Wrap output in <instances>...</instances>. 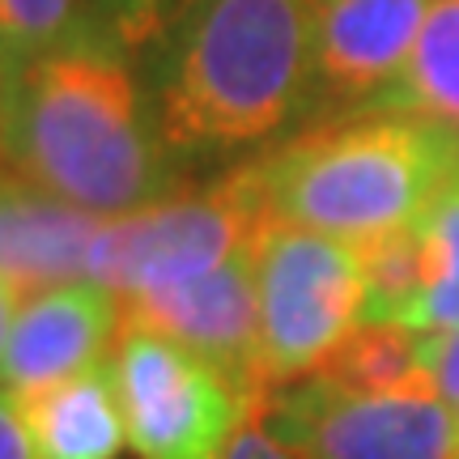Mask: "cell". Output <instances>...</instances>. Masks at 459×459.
I'll return each instance as SVG.
<instances>
[{"label":"cell","instance_id":"6da1fadb","mask_svg":"<svg viewBox=\"0 0 459 459\" xmlns=\"http://www.w3.org/2000/svg\"><path fill=\"white\" fill-rule=\"evenodd\" d=\"M319 0H196L149 51V115L170 162L255 149L315 111Z\"/></svg>","mask_w":459,"mask_h":459},{"label":"cell","instance_id":"7a4b0ae2","mask_svg":"<svg viewBox=\"0 0 459 459\" xmlns=\"http://www.w3.org/2000/svg\"><path fill=\"white\" fill-rule=\"evenodd\" d=\"M0 162L85 213L119 217L166 196V158L149 99L124 51L82 39L9 73Z\"/></svg>","mask_w":459,"mask_h":459},{"label":"cell","instance_id":"3957f363","mask_svg":"<svg viewBox=\"0 0 459 459\" xmlns=\"http://www.w3.org/2000/svg\"><path fill=\"white\" fill-rule=\"evenodd\" d=\"M268 217L366 247L417 226L459 183V132L417 111H358L260 158Z\"/></svg>","mask_w":459,"mask_h":459},{"label":"cell","instance_id":"277c9868","mask_svg":"<svg viewBox=\"0 0 459 459\" xmlns=\"http://www.w3.org/2000/svg\"><path fill=\"white\" fill-rule=\"evenodd\" d=\"M264 392L319 375L366 324V264L344 238L268 217L255 243Z\"/></svg>","mask_w":459,"mask_h":459},{"label":"cell","instance_id":"5b68a950","mask_svg":"<svg viewBox=\"0 0 459 459\" xmlns=\"http://www.w3.org/2000/svg\"><path fill=\"white\" fill-rule=\"evenodd\" d=\"M264 221L268 204L255 166H238L209 192L162 196L145 209L107 217L90 247V281L119 298L170 290L213 273L251 247Z\"/></svg>","mask_w":459,"mask_h":459},{"label":"cell","instance_id":"8992f818","mask_svg":"<svg viewBox=\"0 0 459 459\" xmlns=\"http://www.w3.org/2000/svg\"><path fill=\"white\" fill-rule=\"evenodd\" d=\"M268 426L307 459H459V417L434 383L358 392L328 375L260 395Z\"/></svg>","mask_w":459,"mask_h":459},{"label":"cell","instance_id":"52a82bcc","mask_svg":"<svg viewBox=\"0 0 459 459\" xmlns=\"http://www.w3.org/2000/svg\"><path fill=\"white\" fill-rule=\"evenodd\" d=\"M111 375L141 459H221L251 404L209 358L128 324L115 341Z\"/></svg>","mask_w":459,"mask_h":459},{"label":"cell","instance_id":"ba28073f","mask_svg":"<svg viewBox=\"0 0 459 459\" xmlns=\"http://www.w3.org/2000/svg\"><path fill=\"white\" fill-rule=\"evenodd\" d=\"M255 243L243 247L221 268L196 281L124 298V324L128 328H149L158 336L187 344L192 353L213 361L247 400L264 395Z\"/></svg>","mask_w":459,"mask_h":459},{"label":"cell","instance_id":"9c48e42d","mask_svg":"<svg viewBox=\"0 0 459 459\" xmlns=\"http://www.w3.org/2000/svg\"><path fill=\"white\" fill-rule=\"evenodd\" d=\"M434 0H319L315 115L387 107L412 60Z\"/></svg>","mask_w":459,"mask_h":459},{"label":"cell","instance_id":"30bf717a","mask_svg":"<svg viewBox=\"0 0 459 459\" xmlns=\"http://www.w3.org/2000/svg\"><path fill=\"white\" fill-rule=\"evenodd\" d=\"M124 332V298L90 277L30 294L13 315L0 353V392L30 395L107 366Z\"/></svg>","mask_w":459,"mask_h":459},{"label":"cell","instance_id":"8fae6325","mask_svg":"<svg viewBox=\"0 0 459 459\" xmlns=\"http://www.w3.org/2000/svg\"><path fill=\"white\" fill-rule=\"evenodd\" d=\"M102 221L0 162V281L17 298L90 277V247Z\"/></svg>","mask_w":459,"mask_h":459},{"label":"cell","instance_id":"7c38bea8","mask_svg":"<svg viewBox=\"0 0 459 459\" xmlns=\"http://www.w3.org/2000/svg\"><path fill=\"white\" fill-rule=\"evenodd\" d=\"M34 459H115L128 443L111 361L65 383L13 395Z\"/></svg>","mask_w":459,"mask_h":459},{"label":"cell","instance_id":"4fadbf2b","mask_svg":"<svg viewBox=\"0 0 459 459\" xmlns=\"http://www.w3.org/2000/svg\"><path fill=\"white\" fill-rule=\"evenodd\" d=\"M387 107L417 111L459 132V0H434L412 60Z\"/></svg>","mask_w":459,"mask_h":459},{"label":"cell","instance_id":"5bb4252c","mask_svg":"<svg viewBox=\"0 0 459 459\" xmlns=\"http://www.w3.org/2000/svg\"><path fill=\"white\" fill-rule=\"evenodd\" d=\"M421 332L404 328L395 319H366L344 336V344L328 358L319 375L336 378L358 392H400L417 383H434L421 353Z\"/></svg>","mask_w":459,"mask_h":459},{"label":"cell","instance_id":"9a60e30c","mask_svg":"<svg viewBox=\"0 0 459 459\" xmlns=\"http://www.w3.org/2000/svg\"><path fill=\"white\" fill-rule=\"evenodd\" d=\"M417 226L426 238L429 281L417 307L404 315V328L429 336V332L459 328V183Z\"/></svg>","mask_w":459,"mask_h":459},{"label":"cell","instance_id":"2e32d148","mask_svg":"<svg viewBox=\"0 0 459 459\" xmlns=\"http://www.w3.org/2000/svg\"><path fill=\"white\" fill-rule=\"evenodd\" d=\"M361 264H366V319H395L404 324V315L417 307V298L426 294L429 260H426V238L421 226L392 230L375 243L358 247Z\"/></svg>","mask_w":459,"mask_h":459},{"label":"cell","instance_id":"e0dca14e","mask_svg":"<svg viewBox=\"0 0 459 459\" xmlns=\"http://www.w3.org/2000/svg\"><path fill=\"white\" fill-rule=\"evenodd\" d=\"M82 39H99L90 0H0V56L9 73Z\"/></svg>","mask_w":459,"mask_h":459},{"label":"cell","instance_id":"ac0fdd59","mask_svg":"<svg viewBox=\"0 0 459 459\" xmlns=\"http://www.w3.org/2000/svg\"><path fill=\"white\" fill-rule=\"evenodd\" d=\"M196 0H90V22L102 43L124 56H149Z\"/></svg>","mask_w":459,"mask_h":459},{"label":"cell","instance_id":"d6986e66","mask_svg":"<svg viewBox=\"0 0 459 459\" xmlns=\"http://www.w3.org/2000/svg\"><path fill=\"white\" fill-rule=\"evenodd\" d=\"M221 459H307V455H302L298 446H290L277 429L268 426L260 395H255V400L247 404L243 421H238V429H234L230 446L221 451Z\"/></svg>","mask_w":459,"mask_h":459},{"label":"cell","instance_id":"ffe728a7","mask_svg":"<svg viewBox=\"0 0 459 459\" xmlns=\"http://www.w3.org/2000/svg\"><path fill=\"white\" fill-rule=\"evenodd\" d=\"M421 353H426V370L434 378L438 395L446 404H459V328L429 332L421 341Z\"/></svg>","mask_w":459,"mask_h":459},{"label":"cell","instance_id":"44dd1931","mask_svg":"<svg viewBox=\"0 0 459 459\" xmlns=\"http://www.w3.org/2000/svg\"><path fill=\"white\" fill-rule=\"evenodd\" d=\"M0 459H34L13 395H4V392H0Z\"/></svg>","mask_w":459,"mask_h":459},{"label":"cell","instance_id":"7402d4cb","mask_svg":"<svg viewBox=\"0 0 459 459\" xmlns=\"http://www.w3.org/2000/svg\"><path fill=\"white\" fill-rule=\"evenodd\" d=\"M17 307H22V298L0 281V353H4V341H9V328H13V315H17Z\"/></svg>","mask_w":459,"mask_h":459},{"label":"cell","instance_id":"603a6c76","mask_svg":"<svg viewBox=\"0 0 459 459\" xmlns=\"http://www.w3.org/2000/svg\"><path fill=\"white\" fill-rule=\"evenodd\" d=\"M4 85H9V65H4V56H0V102H4Z\"/></svg>","mask_w":459,"mask_h":459},{"label":"cell","instance_id":"cb8c5ba5","mask_svg":"<svg viewBox=\"0 0 459 459\" xmlns=\"http://www.w3.org/2000/svg\"><path fill=\"white\" fill-rule=\"evenodd\" d=\"M455 417H459V404H455Z\"/></svg>","mask_w":459,"mask_h":459}]
</instances>
